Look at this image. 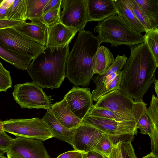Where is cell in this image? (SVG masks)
Instances as JSON below:
<instances>
[{
	"mask_svg": "<svg viewBox=\"0 0 158 158\" xmlns=\"http://www.w3.org/2000/svg\"><path fill=\"white\" fill-rule=\"evenodd\" d=\"M60 22L77 32L84 30L87 22L86 0H61Z\"/></svg>",
	"mask_w": 158,
	"mask_h": 158,
	"instance_id": "30bf717a",
	"label": "cell"
},
{
	"mask_svg": "<svg viewBox=\"0 0 158 158\" xmlns=\"http://www.w3.org/2000/svg\"><path fill=\"white\" fill-rule=\"evenodd\" d=\"M117 14L133 30L140 34L146 30L135 15L128 0H114Z\"/></svg>",
	"mask_w": 158,
	"mask_h": 158,
	"instance_id": "d6986e66",
	"label": "cell"
},
{
	"mask_svg": "<svg viewBox=\"0 0 158 158\" xmlns=\"http://www.w3.org/2000/svg\"><path fill=\"white\" fill-rule=\"evenodd\" d=\"M154 83L155 85V91L157 95V97H158V80L156 79Z\"/></svg>",
	"mask_w": 158,
	"mask_h": 158,
	"instance_id": "ee69618b",
	"label": "cell"
},
{
	"mask_svg": "<svg viewBox=\"0 0 158 158\" xmlns=\"http://www.w3.org/2000/svg\"><path fill=\"white\" fill-rule=\"evenodd\" d=\"M86 1L87 22H98L117 14L114 0Z\"/></svg>",
	"mask_w": 158,
	"mask_h": 158,
	"instance_id": "5bb4252c",
	"label": "cell"
},
{
	"mask_svg": "<svg viewBox=\"0 0 158 158\" xmlns=\"http://www.w3.org/2000/svg\"><path fill=\"white\" fill-rule=\"evenodd\" d=\"M0 43L14 52L32 60L46 48L14 27L0 30Z\"/></svg>",
	"mask_w": 158,
	"mask_h": 158,
	"instance_id": "ba28073f",
	"label": "cell"
},
{
	"mask_svg": "<svg viewBox=\"0 0 158 158\" xmlns=\"http://www.w3.org/2000/svg\"><path fill=\"white\" fill-rule=\"evenodd\" d=\"M142 158H158V157L151 152L149 154L143 157Z\"/></svg>",
	"mask_w": 158,
	"mask_h": 158,
	"instance_id": "7bdbcfd3",
	"label": "cell"
},
{
	"mask_svg": "<svg viewBox=\"0 0 158 158\" xmlns=\"http://www.w3.org/2000/svg\"><path fill=\"white\" fill-rule=\"evenodd\" d=\"M0 158H8L7 157H6L3 156H0Z\"/></svg>",
	"mask_w": 158,
	"mask_h": 158,
	"instance_id": "c3c4849f",
	"label": "cell"
},
{
	"mask_svg": "<svg viewBox=\"0 0 158 158\" xmlns=\"http://www.w3.org/2000/svg\"><path fill=\"white\" fill-rule=\"evenodd\" d=\"M99 43H109L111 47H129L143 43V35L130 27L117 14L98 22L94 28Z\"/></svg>",
	"mask_w": 158,
	"mask_h": 158,
	"instance_id": "277c9868",
	"label": "cell"
},
{
	"mask_svg": "<svg viewBox=\"0 0 158 158\" xmlns=\"http://www.w3.org/2000/svg\"><path fill=\"white\" fill-rule=\"evenodd\" d=\"M114 60L109 49L103 45L100 46L92 60L93 74H103L113 64Z\"/></svg>",
	"mask_w": 158,
	"mask_h": 158,
	"instance_id": "ffe728a7",
	"label": "cell"
},
{
	"mask_svg": "<svg viewBox=\"0 0 158 158\" xmlns=\"http://www.w3.org/2000/svg\"><path fill=\"white\" fill-rule=\"evenodd\" d=\"M19 158H51L41 141L16 136L7 152Z\"/></svg>",
	"mask_w": 158,
	"mask_h": 158,
	"instance_id": "8fae6325",
	"label": "cell"
},
{
	"mask_svg": "<svg viewBox=\"0 0 158 158\" xmlns=\"http://www.w3.org/2000/svg\"><path fill=\"white\" fill-rule=\"evenodd\" d=\"M128 1L135 15L146 31L158 27V23L150 18L141 9L135 0H128Z\"/></svg>",
	"mask_w": 158,
	"mask_h": 158,
	"instance_id": "4316f807",
	"label": "cell"
},
{
	"mask_svg": "<svg viewBox=\"0 0 158 158\" xmlns=\"http://www.w3.org/2000/svg\"><path fill=\"white\" fill-rule=\"evenodd\" d=\"M122 75L121 70L113 73L105 78L101 84L92 91L91 94L93 101L96 102L103 95L111 91L119 89Z\"/></svg>",
	"mask_w": 158,
	"mask_h": 158,
	"instance_id": "44dd1931",
	"label": "cell"
},
{
	"mask_svg": "<svg viewBox=\"0 0 158 158\" xmlns=\"http://www.w3.org/2000/svg\"><path fill=\"white\" fill-rule=\"evenodd\" d=\"M2 1V0H0V4Z\"/></svg>",
	"mask_w": 158,
	"mask_h": 158,
	"instance_id": "681fc988",
	"label": "cell"
},
{
	"mask_svg": "<svg viewBox=\"0 0 158 158\" xmlns=\"http://www.w3.org/2000/svg\"><path fill=\"white\" fill-rule=\"evenodd\" d=\"M143 43L147 45L158 65V28L147 31L143 35Z\"/></svg>",
	"mask_w": 158,
	"mask_h": 158,
	"instance_id": "83f0119b",
	"label": "cell"
},
{
	"mask_svg": "<svg viewBox=\"0 0 158 158\" xmlns=\"http://www.w3.org/2000/svg\"><path fill=\"white\" fill-rule=\"evenodd\" d=\"M12 94L22 108L51 110L52 96L47 95L42 88L33 82L15 85Z\"/></svg>",
	"mask_w": 158,
	"mask_h": 158,
	"instance_id": "9c48e42d",
	"label": "cell"
},
{
	"mask_svg": "<svg viewBox=\"0 0 158 158\" xmlns=\"http://www.w3.org/2000/svg\"><path fill=\"white\" fill-rule=\"evenodd\" d=\"M81 122L91 125L107 135L114 144L122 141H132L137 133L136 122L114 120L86 115Z\"/></svg>",
	"mask_w": 158,
	"mask_h": 158,
	"instance_id": "5b68a950",
	"label": "cell"
},
{
	"mask_svg": "<svg viewBox=\"0 0 158 158\" xmlns=\"http://www.w3.org/2000/svg\"><path fill=\"white\" fill-rule=\"evenodd\" d=\"M64 98L71 111L81 121L94 106L89 88L74 85Z\"/></svg>",
	"mask_w": 158,
	"mask_h": 158,
	"instance_id": "7c38bea8",
	"label": "cell"
},
{
	"mask_svg": "<svg viewBox=\"0 0 158 158\" xmlns=\"http://www.w3.org/2000/svg\"><path fill=\"white\" fill-rule=\"evenodd\" d=\"M0 57L16 68L23 71L27 69L32 60L14 52L0 43Z\"/></svg>",
	"mask_w": 158,
	"mask_h": 158,
	"instance_id": "7402d4cb",
	"label": "cell"
},
{
	"mask_svg": "<svg viewBox=\"0 0 158 158\" xmlns=\"http://www.w3.org/2000/svg\"><path fill=\"white\" fill-rule=\"evenodd\" d=\"M5 153L4 152L0 150V156H3Z\"/></svg>",
	"mask_w": 158,
	"mask_h": 158,
	"instance_id": "7dc6e473",
	"label": "cell"
},
{
	"mask_svg": "<svg viewBox=\"0 0 158 158\" xmlns=\"http://www.w3.org/2000/svg\"><path fill=\"white\" fill-rule=\"evenodd\" d=\"M127 57L125 54L122 56L118 55L115 59L114 62L102 75L96 74L93 78L94 82L96 87L99 86L103 80L111 73L121 71L125 65Z\"/></svg>",
	"mask_w": 158,
	"mask_h": 158,
	"instance_id": "d4e9b609",
	"label": "cell"
},
{
	"mask_svg": "<svg viewBox=\"0 0 158 158\" xmlns=\"http://www.w3.org/2000/svg\"><path fill=\"white\" fill-rule=\"evenodd\" d=\"M87 115L110 119L118 122L131 121L137 123L135 118L131 114L96 108L94 106Z\"/></svg>",
	"mask_w": 158,
	"mask_h": 158,
	"instance_id": "603a6c76",
	"label": "cell"
},
{
	"mask_svg": "<svg viewBox=\"0 0 158 158\" xmlns=\"http://www.w3.org/2000/svg\"><path fill=\"white\" fill-rule=\"evenodd\" d=\"M27 0H14L8 9L7 20L26 22Z\"/></svg>",
	"mask_w": 158,
	"mask_h": 158,
	"instance_id": "cb8c5ba5",
	"label": "cell"
},
{
	"mask_svg": "<svg viewBox=\"0 0 158 158\" xmlns=\"http://www.w3.org/2000/svg\"><path fill=\"white\" fill-rule=\"evenodd\" d=\"M61 0H49L44 8L43 15L61 3Z\"/></svg>",
	"mask_w": 158,
	"mask_h": 158,
	"instance_id": "ab89813d",
	"label": "cell"
},
{
	"mask_svg": "<svg viewBox=\"0 0 158 158\" xmlns=\"http://www.w3.org/2000/svg\"><path fill=\"white\" fill-rule=\"evenodd\" d=\"M114 145L108 136L105 134L97 144L94 150L108 158Z\"/></svg>",
	"mask_w": 158,
	"mask_h": 158,
	"instance_id": "4dcf8cb0",
	"label": "cell"
},
{
	"mask_svg": "<svg viewBox=\"0 0 158 158\" xmlns=\"http://www.w3.org/2000/svg\"><path fill=\"white\" fill-rule=\"evenodd\" d=\"M51 110L57 120L69 129L77 128L81 122V120L71 111L64 98L52 105Z\"/></svg>",
	"mask_w": 158,
	"mask_h": 158,
	"instance_id": "2e32d148",
	"label": "cell"
},
{
	"mask_svg": "<svg viewBox=\"0 0 158 158\" xmlns=\"http://www.w3.org/2000/svg\"><path fill=\"white\" fill-rule=\"evenodd\" d=\"M81 153L82 158H108L94 150Z\"/></svg>",
	"mask_w": 158,
	"mask_h": 158,
	"instance_id": "f35d334b",
	"label": "cell"
},
{
	"mask_svg": "<svg viewBox=\"0 0 158 158\" xmlns=\"http://www.w3.org/2000/svg\"><path fill=\"white\" fill-rule=\"evenodd\" d=\"M147 114L152 122L155 133L158 134V98L153 94L147 108Z\"/></svg>",
	"mask_w": 158,
	"mask_h": 158,
	"instance_id": "1f68e13d",
	"label": "cell"
},
{
	"mask_svg": "<svg viewBox=\"0 0 158 158\" xmlns=\"http://www.w3.org/2000/svg\"><path fill=\"white\" fill-rule=\"evenodd\" d=\"M78 32L68 55L66 76L74 85L84 87L90 85L93 78L92 60L101 44L91 32Z\"/></svg>",
	"mask_w": 158,
	"mask_h": 158,
	"instance_id": "3957f363",
	"label": "cell"
},
{
	"mask_svg": "<svg viewBox=\"0 0 158 158\" xmlns=\"http://www.w3.org/2000/svg\"><path fill=\"white\" fill-rule=\"evenodd\" d=\"M49 0H27L26 20L40 19L44 8Z\"/></svg>",
	"mask_w": 158,
	"mask_h": 158,
	"instance_id": "484cf974",
	"label": "cell"
},
{
	"mask_svg": "<svg viewBox=\"0 0 158 158\" xmlns=\"http://www.w3.org/2000/svg\"><path fill=\"white\" fill-rule=\"evenodd\" d=\"M135 0L150 18L158 23V0Z\"/></svg>",
	"mask_w": 158,
	"mask_h": 158,
	"instance_id": "f1b7e54d",
	"label": "cell"
},
{
	"mask_svg": "<svg viewBox=\"0 0 158 158\" xmlns=\"http://www.w3.org/2000/svg\"><path fill=\"white\" fill-rule=\"evenodd\" d=\"M14 0H2L0 6L6 9H8L12 5Z\"/></svg>",
	"mask_w": 158,
	"mask_h": 158,
	"instance_id": "b9f144b4",
	"label": "cell"
},
{
	"mask_svg": "<svg viewBox=\"0 0 158 158\" xmlns=\"http://www.w3.org/2000/svg\"><path fill=\"white\" fill-rule=\"evenodd\" d=\"M12 83L10 72L0 62V91H6L11 87Z\"/></svg>",
	"mask_w": 158,
	"mask_h": 158,
	"instance_id": "d6a6232c",
	"label": "cell"
},
{
	"mask_svg": "<svg viewBox=\"0 0 158 158\" xmlns=\"http://www.w3.org/2000/svg\"><path fill=\"white\" fill-rule=\"evenodd\" d=\"M144 102H136L121 90L117 89L101 97L94 105L96 108L130 114L137 122L147 110Z\"/></svg>",
	"mask_w": 158,
	"mask_h": 158,
	"instance_id": "8992f818",
	"label": "cell"
},
{
	"mask_svg": "<svg viewBox=\"0 0 158 158\" xmlns=\"http://www.w3.org/2000/svg\"><path fill=\"white\" fill-rule=\"evenodd\" d=\"M5 132L16 136L32 138L44 141L53 137V135L41 118L10 119L3 122Z\"/></svg>",
	"mask_w": 158,
	"mask_h": 158,
	"instance_id": "52a82bcc",
	"label": "cell"
},
{
	"mask_svg": "<svg viewBox=\"0 0 158 158\" xmlns=\"http://www.w3.org/2000/svg\"><path fill=\"white\" fill-rule=\"evenodd\" d=\"M121 149L122 158H137L131 141H122Z\"/></svg>",
	"mask_w": 158,
	"mask_h": 158,
	"instance_id": "836d02e7",
	"label": "cell"
},
{
	"mask_svg": "<svg viewBox=\"0 0 158 158\" xmlns=\"http://www.w3.org/2000/svg\"><path fill=\"white\" fill-rule=\"evenodd\" d=\"M104 134L95 127L81 122L75 129L72 146L74 150L81 152L94 150Z\"/></svg>",
	"mask_w": 158,
	"mask_h": 158,
	"instance_id": "4fadbf2b",
	"label": "cell"
},
{
	"mask_svg": "<svg viewBox=\"0 0 158 158\" xmlns=\"http://www.w3.org/2000/svg\"><path fill=\"white\" fill-rule=\"evenodd\" d=\"M129 47L131 54L122 70L119 89L134 101L142 102L143 96L156 79L158 65L144 43Z\"/></svg>",
	"mask_w": 158,
	"mask_h": 158,
	"instance_id": "6da1fadb",
	"label": "cell"
},
{
	"mask_svg": "<svg viewBox=\"0 0 158 158\" xmlns=\"http://www.w3.org/2000/svg\"><path fill=\"white\" fill-rule=\"evenodd\" d=\"M14 27L46 47L48 39L47 27L40 19L32 20L30 22H24Z\"/></svg>",
	"mask_w": 158,
	"mask_h": 158,
	"instance_id": "e0dca14e",
	"label": "cell"
},
{
	"mask_svg": "<svg viewBox=\"0 0 158 158\" xmlns=\"http://www.w3.org/2000/svg\"><path fill=\"white\" fill-rule=\"evenodd\" d=\"M25 22L11 20L7 19H0V30L11 27H14Z\"/></svg>",
	"mask_w": 158,
	"mask_h": 158,
	"instance_id": "d590c367",
	"label": "cell"
},
{
	"mask_svg": "<svg viewBox=\"0 0 158 158\" xmlns=\"http://www.w3.org/2000/svg\"><path fill=\"white\" fill-rule=\"evenodd\" d=\"M69 45L45 48L33 59L27 72L33 82L42 88H59L66 76Z\"/></svg>",
	"mask_w": 158,
	"mask_h": 158,
	"instance_id": "7a4b0ae2",
	"label": "cell"
},
{
	"mask_svg": "<svg viewBox=\"0 0 158 158\" xmlns=\"http://www.w3.org/2000/svg\"><path fill=\"white\" fill-rule=\"evenodd\" d=\"M3 121L0 119V132H4L5 131H4L3 128Z\"/></svg>",
	"mask_w": 158,
	"mask_h": 158,
	"instance_id": "f6af8a7d",
	"label": "cell"
},
{
	"mask_svg": "<svg viewBox=\"0 0 158 158\" xmlns=\"http://www.w3.org/2000/svg\"><path fill=\"white\" fill-rule=\"evenodd\" d=\"M61 3L42 15L40 20L47 27H50L60 22V11Z\"/></svg>",
	"mask_w": 158,
	"mask_h": 158,
	"instance_id": "f546056e",
	"label": "cell"
},
{
	"mask_svg": "<svg viewBox=\"0 0 158 158\" xmlns=\"http://www.w3.org/2000/svg\"><path fill=\"white\" fill-rule=\"evenodd\" d=\"M57 158H82V155L81 152L74 150L64 153Z\"/></svg>",
	"mask_w": 158,
	"mask_h": 158,
	"instance_id": "8d00e7d4",
	"label": "cell"
},
{
	"mask_svg": "<svg viewBox=\"0 0 158 158\" xmlns=\"http://www.w3.org/2000/svg\"><path fill=\"white\" fill-rule=\"evenodd\" d=\"M14 139L5 132H0V150L6 153L13 141Z\"/></svg>",
	"mask_w": 158,
	"mask_h": 158,
	"instance_id": "e575fe53",
	"label": "cell"
},
{
	"mask_svg": "<svg viewBox=\"0 0 158 158\" xmlns=\"http://www.w3.org/2000/svg\"><path fill=\"white\" fill-rule=\"evenodd\" d=\"M121 142L114 145L112 152L108 158H122L121 149Z\"/></svg>",
	"mask_w": 158,
	"mask_h": 158,
	"instance_id": "74e56055",
	"label": "cell"
},
{
	"mask_svg": "<svg viewBox=\"0 0 158 158\" xmlns=\"http://www.w3.org/2000/svg\"><path fill=\"white\" fill-rule=\"evenodd\" d=\"M6 153V155L7 156V157L8 158H19L16 156L11 155L8 153Z\"/></svg>",
	"mask_w": 158,
	"mask_h": 158,
	"instance_id": "bcb514c9",
	"label": "cell"
},
{
	"mask_svg": "<svg viewBox=\"0 0 158 158\" xmlns=\"http://www.w3.org/2000/svg\"><path fill=\"white\" fill-rule=\"evenodd\" d=\"M8 9H6L0 6V19H7Z\"/></svg>",
	"mask_w": 158,
	"mask_h": 158,
	"instance_id": "60d3db41",
	"label": "cell"
},
{
	"mask_svg": "<svg viewBox=\"0 0 158 158\" xmlns=\"http://www.w3.org/2000/svg\"><path fill=\"white\" fill-rule=\"evenodd\" d=\"M53 135V137L72 145L76 128L69 129L60 123L56 118L51 110H47L42 118Z\"/></svg>",
	"mask_w": 158,
	"mask_h": 158,
	"instance_id": "ac0fdd59",
	"label": "cell"
},
{
	"mask_svg": "<svg viewBox=\"0 0 158 158\" xmlns=\"http://www.w3.org/2000/svg\"><path fill=\"white\" fill-rule=\"evenodd\" d=\"M46 48H58L69 45L77 32L60 22L47 27Z\"/></svg>",
	"mask_w": 158,
	"mask_h": 158,
	"instance_id": "9a60e30c",
	"label": "cell"
}]
</instances>
